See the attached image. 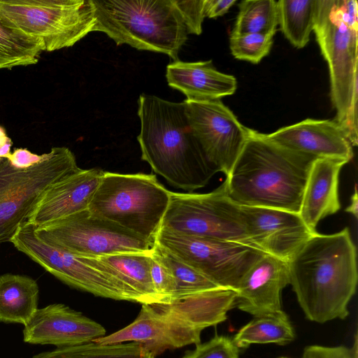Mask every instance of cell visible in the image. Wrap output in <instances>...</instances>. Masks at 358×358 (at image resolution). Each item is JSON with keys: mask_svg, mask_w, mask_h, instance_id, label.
I'll list each match as a JSON object with an SVG mask.
<instances>
[{"mask_svg": "<svg viewBox=\"0 0 358 358\" xmlns=\"http://www.w3.org/2000/svg\"><path fill=\"white\" fill-rule=\"evenodd\" d=\"M141 159L172 186L192 192L219 172L194 136L183 102L142 94L138 101Z\"/></svg>", "mask_w": 358, "mask_h": 358, "instance_id": "7a4b0ae2", "label": "cell"}, {"mask_svg": "<svg viewBox=\"0 0 358 358\" xmlns=\"http://www.w3.org/2000/svg\"><path fill=\"white\" fill-rule=\"evenodd\" d=\"M241 208L250 244L287 262L317 232L311 231L296 213L264 207Z\"/></svg>", "mask_w": 358, "mask_h": 358, "instance_id": "9a60e30c", "label": "cell"}, {"mask_svg": "<svg viewBox=\"0 0 358 358\" xmlns=\"http://www.w3.org/2000/svg\"><path fill=\"white\" fill-rule=\"evenodd\" d=\"M295 338L294 327L287 313L280 312L253 317L232 338L238 348L252 344L287 345Z\"/></svg>", "mask_w": 358, "mask_h": 358, "instance_id": "cb8c5ba5", "label": "cell"}, {"mask_svg": "<svg viewBox=\"0 0 358 358\" xmlns=\"http://www.w3.org/2000/svg\"><path fill=\"white\" fill-rule=\"evenodd\" d=\"M287 264L289 285L308 320L322 324L348 316L358 274L348 227L331 234L316 232Z\"/></svg>", "mask_w": 358, "mask_h": 358, "instance_id": "6da1fadb", "label": "cell"}, {"mask_svg": "<svg viewBox=\"0 0 358 358\" xmlns=\"http://www.w3.org/2000/svg\"><path fill=\"white\" fill-rule=\"evenodd\" d=\"M150 275L154 289L163 302L171 301L176 289L174 279L169 269L160 260L154 250L152 253Z\"/></svg>", "mask_w": 358, "mask_h": 358, "instance_id": "1f68e13d", "label": "cell"}, {"mask_svg": "<svg viewBox=\"0 0 358 358\" xmlns=\"http://www.w3.org/2000/svg\"><path fill=\"white\" fill-rule=\"evenodd\" d=\"M348 162L339 159H317L310 167L301 203L299 215L313 231L324 218L341 208L338 179Z\"/></svg>", "mask_w": 358, "mask_h": 358, "instance_id": "ffe728a7", "label": "cell"}, {"mask_svg": "<svg viewBox=\"0 0 358 358\" xmlns=\"http://www.w3.org/2000/svg\"><path fill=\"white\" fill-rule=\"evenodd\" d=\"M302 358H350V350L343 345H308L304 348Z\"/></svg>", "mask_w": 358, "mask_h": 358, "instance_id": "836d02e7", "label": "cell"}, {"mask_svg": "<svg viewBox=\"0 0 358 358\" xmlns=\"http://www.w3.org/2000/svg\"><path fill=\"white\" fill-rule=\"evenodd\" d=\"M236 0H204V15L209 18L220 17L228 12Z\"/></svg>", "mask_w": 358, "mask_h": 358, "instance_id": "e575fe53", "label": "cell"}, {"mask_svg": "<svg viewBox=\"0 0 358 358\" xmlns=\"http://www.w3.org/2000/svg\"><path fill=\"white\" fill-rule=\"evenodd\" d=\"M34 233L50 246L83 257L151 252L155 245L119 225L93 215L88 209L34 226Z\"/></svg>", "mask_w": 358, "mask_h": 358, "instance_id": "8fae6325", "label": "cell"}, {"mask_svg": "<svg viewBox=\"0 0 358 358\" xmlns=\"http://www.w3.org/2000/svg\"><path fill=\"white\" fill-rule=\"evenodd\" d=\"M42 43L13 26L0 13V69L35 64Z\"/></svg>", "mask_w": 358, "mask_h": 358, "instance_id": "d4e9b609", "label": "cell"}, {"mask_svg": "<svg viewBox=\"0 0 358 358\" xmlns=\"http://www.w3.org/2000/svg\"><path fill=\"white\" fill-rule=\"evenodd\" d=\"M31 358H155L139 343L127 342L103 345L96 342L57 348Z\"/></svg>", "mask_w": 358, "mask_h": 358, "instance_id": "4316f807", "label": "cell"}, {"mask_svg": "<svg viewBox=\"0 0 358 358\" xmlns=\"http://www.w3.org/2000/svg\"><path fill=\"white\" fill-rule=\"evenodd\" d=\"M288 285L287 262L265 254L240 280L235 289V306L253 317L280 312L282 291Z\"/></svg>", "mask_w": 358, "mask_h": 358, "instance_id": "ac0fdd59", "label": "cell"}, {"mask_svg": "<svg viewBox=\"0 0 358 358\" xmlns=\"http://www.w3.org/2000/svg\"><path fill=\"white\" fill-rule=\"evenodd\" d=\"M0 13L47 52L73 46L96 20L92 0H0Z\"/></svg>", "mask_w": 358, "mask_h": 358, "instance_id": "9c48e42d", "label": "cell"}, {"mask_svg": "<svg viewBox=\"0 0 358 358\" xmlns=\"http://www.w3.org/2000/svg\"><path fill=\"white\" fill-rule=\"evenodd\" d=\"M11 141L3 132L0 131V157H8L10 152Z\"/></svg>", "mask_w": 358, "mask_h": 358, "instance_id": "74e56055", "label": "cell"}, {"mask_svg": "<svg viewBox=\"0 0 358 358\" xmlns=\"http://www.w3.org/2000/svg\"><path fill=\"white\" fill-rule=\"evenodd\" d=\"M152 252H121L90 258L97 268L114 279L125 301L141 304L160 303L162 299L155 292L151 280Z\"/></svg>", "mask_w": 358, "mask_h": 358, "instance_id": "44dd1931", "label": "cell"}, {"mask_svg": "<svg viewBox=\"0 0 358 358\" xmlns=\"http://www.w3.org/2000/svg\"><path fill=\"white\" fill-rule=\"evenodd\" d=\"M235 290L218 287L168 302L141 304L135 320L125 327L95 339L103 345L139 343L155 357L201 343L202 331L227 320L235 307Z\"/></svg>", "mask_w": 358, "mask_h": 358, "instance_id": "277c9868", "label": "cell"}, {"mask_svg": "<svg viewBox=\"0 0 358 358\" xmlns=\"http://www.w3.org/2000/svg\"><path fill=\"white\" fill-rule=\"evenodd\" d=\"M39 288L36 280L22 275H0V321L28 323L38 309Z\"/></svg>", "mask_w": 358, "mask_h": 358, "instance_id": "603a6c76", "label": "cell"}, {"mask_svg": "<svg viewBox=\"0 0 358 358\" xmlns=\"http://www.w3.org/2000/svg\"><path fill=\"white\" fill-rule=\"evenodd\" d=\"M105 328L62 303L38 308L24 326V341L57 348L88 343L106 336Z\"/></svg>", "mask_w": 358, "mask_h": 358, "instance_id": "2e32d148", "label": "cell"}, {"mask_svg": "<svg viewBox=\"0 0 358 358\" xmlns=\"http://www.w3.org/2000/svg\"><path fill=\"white\" fill-rule=\"evenodd\" d=\"M190 129L206 157L227 176L241 152L250 129L220 99L184 101Z\"/></svg>", "mask_w": 358, "mask_h": 358, "instance_id": "5bb4252c", "label": "cell"}, {"mask_svg": "<svg viewBox=\"0 0 358 358\" xmlns=\"http://www.w3.org/2000/svg\"><path fill=\"white\" fill-rule=\"evenodd\" d=\"M161 229L252 246L245 229L241 206L229 198L224 182L208 193L171 192Z\"/></svg>", "mask_w": 358, "mask_h": 358, "instance_id": "30bf717a", "label": "cell"}, {"mask_svg": "<svg viewBox=\"0 0 358 358\" xmlns=\"http://www.w3.org/2000/svg\"><path fill=\"white\" fill-rule=\"evenodd\" d=\"M10 242L65 284L96 296L125 301L119 285L106 272L96 268L87 257L75 256L43 243L28 221L20 226Z\"/></svg>", "mask_w": 358, "mask_h": 358, "instance_id": "4fadbf2b", "label": "cell"}, {"mask_svg": "<svg viewBox=\"0 0 358 358\" xmlns=\"http://www.w3.org/2000/svg\"><path fill=\"white\" fill-rule=\"evenodd\" d=\"M80 169L66 147L52 148L26 168L14 166L7 157H0V243L10 242L52 184Z\"/></svg>", "mask_w": 358, "mask_h": 358, "instance_id": "ba28073f", "label": "cell"}, {"mask_svg": "<svg viewBox=\"0 0 358 358\" xmlns=\"http://www.w3.org/2000/svg\"><path fill=\"white\" fill-rule=\"evenodd\" d=\"M155 244L222 288L235 290L245 273L265 253L242 243L184 235L164 229Z\"/></svg>", "mask_w": 358, "mask_h": 358, "instance_id": "7c38bea8", "label": "cell"}, {"mask_svg": "<svg viewBox=\"0 0 358 358\" xmlns=\"http://www.w3.org/2000/svg\"><path fill=\"white\" fill-rule=\"evenodd\" d=\"M273 36L269 34L231 33V52L238 59L258 64L269 53L273 42Z\"/></svg>", "mask_w": 358, "mask_h": 358, "instance_id": "f546056e", "label": "cell"}, {"mask_svg": "<svg viewBox=\"0 0 358 358\" xmlns=\"http://www.w3.org/2000/svg\"><path fill=\"white\" fill-rule=\"evenodd\" d=\"M182 358H238L239 350L229 336L215 335L209 341L195 345Z\"/></svg>", "mask_w": 358, "mask_h": 358, "instance_id": "4dcf8cb0", "label": "cell"}, {"mask_svg": "<svg viewBox=\"0 0 358 358\" xmlns=\"http://www.w3.org/2000/svg\"><path fill=\"white\" fill-rule=\"evenodd\" d=\"M278 358H289V357H278Z\"/></svg>", "mask_w": 358, "mask_h": 358, "instance_id": "ab89813d", "label": "cell"}, {"mask_svg": "<svg viewBox=\"0 0 358 358\" xmlns=\"http://www.w3.org/2000/svg\"><path fill=\"white\" fill-rule=\"evenodd\" d=\"M317 0L278 1V24L288 41L303 48L314 30Z\"/></svg>", "mask_w": 358, "mask_h": 358, "instance_id": "484cf974", "label": "cell"}, {"mask_svg": "<svg viewBox=\"0 0 358 358\" xmlns=\"http://www.w3.org/2000/svg\"><path fill=\"white\" fill-rule=\"evenodd\" d=\"M154 252L173 277L176 289L171 300L220 287L196 270L155 244Z\"/></svg>", "mask_w": 358, "mask_h": 358, "instance_id": "f1b7e54d", "label": "cell"}, {"mask_svg": "<svg viewBox=\"0 0 358 358\" xmlns=\"http://www.w3.org/2000/svg\"><path fill=\"white\" fill-rule=\"evenodd\" d=\"M315 160L250 129L248 140L224 184L229 198L239 206L299 213Z\"/></svg>", "mask_w": 358, "mask_h": 358, "instance_id": "3957f363", "label": "cell"}, {"mask_svg": "<svg viewBox=\"0 0 358 358\" xmlns=\"http://www.w3.org/2000/svg\"><path fill=\"white\" fill-rule=\"evenodd\" d=\"M176 3L182 15L189 34H201L205 17L204 0H176Z\"/></svg>", "mask_w": 358, "mask_h": 358, "instance_id": "d6a6232c", "label": "cell"}, {"mask_svg": "<svg viewBox=\"0 0 358 358\" xmlns=\"http://www.w3.org/2000/svg\"><path fill=\"white\" fill-rule=\"evenodd\" d=\"M168 85L182 92L188 100L213 101L233 94L236 78L217 71L212 61H174L166 67Z\"/></svg>", "mask_w": 358, "mask_h": 358, "instance_id": "7402d4cb", "label": "cell"}, {"mask_svg": "<svg viewBox=\"0 0 358 358\" xmlns=\"http://www.w3.org/2000/svg\"><path fill=\"white\" fill-rule=\"evenodd\" d=\"M231 33L275 35L278 25V1L243 0Z\"/></svg>", "mask_w": 358, "mask_h": 358, "instance_id": "83f0119b", "label": "cell"}, {"mask_svg": "<svg viewBox=\"0 0 358 358\" xmlns=\"http://www.w3.org/2000/svg\"><path fill=\"white\" fill-rule=\"evenodd\" d=\"M170 194L152 173L104 171L87 209L155 244Z\"/></svg>", "mask_w": 358, "mask_h": 358, "instance_id": "52a82bcc", "label": "cell"}, {"mask_svg": "<svg viewBox=\"0 0 358 358\" xmlns=\"http://www.w3.org/2000/svg\"><path fill=\"white\" fill-rule=\"evenodd\" d=\"M350 350V358H358V336L357 333L355 335L354 343Z\"/></svg>", "mask_w": 358, "mask_h": 358, "instance_id": "f35d334b", "label": "cell"}, {"mask_svg": "<svg viewBox=\"0 0 358 358\" xmlns=\"http://www.w3.org/2000/svg\"><path fill=\"white\" fill-rule=\"evenodd\" d=\"M265 136L282 148L314 159H339L349 162L353 157V147L334 120L306 119Z\"/></svg>", "mask_w": 358, "mask_h": 358, "instance_id": "e0dca14e", "label": "cell"}, {"mask_svg": "<svg viewBox=\"0 0 358 358\" xmlns=\"http://www.w3.org/2000/svg\"><path fill=\"white\" fill-rule=\"evenodd\" d=\"M103 172L80 169L52 184L27 221L36 227L87 209Z\"/></svg>", "mask_w": 358, "mask_h": 358, "instance_id": "d6986e66", "label": "cell"}, {"mask_svg": "<svg viewBox=\"0 0 358 358\" xmlns=\"http://www.w3.org/2000/svg\"><path fill=\"white\" fill-rule=\"evenodd\" d=\"M93 31L105 33L117 45L162 52L174 61L189 34L176 0H92Z\"/></svg>", "mask_w": 358, "mask_h": 358, "instance_id": "8992f818", "label": "cell"}, {"mask_svg": "<svg viewBox=\"0 0 358 358\" xmlns=\"http://www.w3.org/2000/svg\"><path fill=\"white\" fill-rule=\"evenodd\" d=\"M43 157L33 154L26 149H17L7 157L10 162L19 168H26L39 162Z\"/></svg>", "mask_w": 358, "mask_h": 358, "instance_id": "d590c367", "label": "cell"}, {"mask_svg": "<svg viewBox=\"0 0 358 358\" xmlns=\"http://www.w3.org/2000/svg\"><path fill=\"white\" fill-rule=\"evenodd\" d=\"M327 62L330 94L352 147L358 143V5L356 0H317L314 30Z\"/></svg>", "mask_w": 358, "mask_h": 358, "instance_id": "5b68a950", "label": "cell"}, {"mask_svg": "<svg viewBox=\"0 0 358 358\" xmlns=\"http://www.w3.org/2000/svg\"><path fill=\"white\" fill-rule=\"evenodd\" d=\"M345 211L353 215L357 219L358 215V192L357 184L355 185L354 192L350 197V205L345 209Z\"/></svg>", "mask_w": 358, "mask_h": 358, "instance_id": "8d00e7d4", "label": "cell"}]
</instances>
